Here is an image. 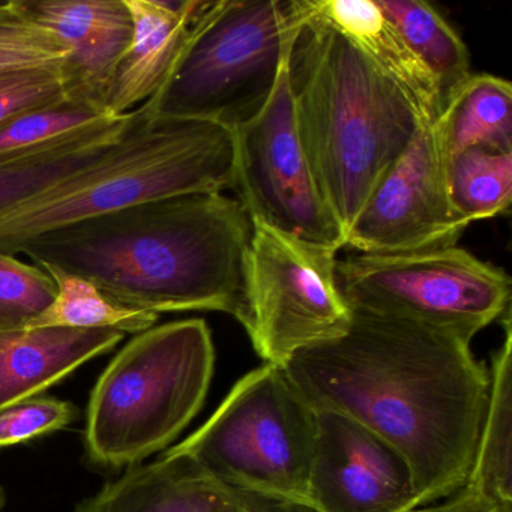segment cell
<instances>
[{"instance_id":"1","label":"cell","mask_w":512,"mask_h":512,"mask_svg":"<svg viewBox=\"0 0 512 512\" xmlns=\"http://www.w3.org/2000/svg\"><path fill=\"white\" fill-rule=\"evenodd\" d=\"M352 311L346 334L299 350L284 373L314 410L349 416L397 449L419 508L434 505L469 478L490 371L454 335Z\"/></svg>"},{"instance_id":"2","label":"cell","mask_w":512,"mask_h":512,"mask_svg":"<svg viewBox=\"0 0 512 512\" xmlns=\"http://www.w3.org/2000/svg\"><path fill=\"white\" fill-rule=\"evenodd\" d=\"M253 221L223 193L167 197L50 230L20 253L85 278L113 304L241 322Z\"/></svg>"},{"instance_id":"3","label":"cell","mask_w":512,"mask_h":512,"mask_svg":"<svg viewBox=\"0 0 512 512\" xmlns=\"http://www.w3.org/2000/svg\"><path fill=\"white\" fill-rule=\"evenodd\" d=\"M287 70L302 148L347 238L380 179L425 124L403 89L316 16L310 0Z\"/></svg>"},{"instance_id":"4","label":"cell","mask_w":512,"mask_h":512,"mask_svg":"<svg viewBox=\"0 0 512 512\" xmlns=\"http://www.w3.org/2000/svg\"><path fill=\"white\" fill-rule=\"evenodd\" d=\"M233 173V131L149 118L139 107L98 160L0 220V253L16 256L50 230L140 203L223 193L232 188Z\"/></svg>"},{"instance_id":"5","label":"cell","mask_w":512,"mask_h":512,"mask_svg":"<svg viewBox=\"0 0 512 512\" xmlns=\"http://www.w3.org/2000/svg\"><path fill=\"white\" fill-rule=\"evenodd\" d=\"M214 367V341L203 319L136 334L92 391L85 428L89 460L122 469L169 448L202 409Z\"/></svg>"},{"instance_id":"6","label":"cell","mask_w":512,"mask_h":512,"mask_svg":"<svg viewBox=\"0 0 512 512\" xmlns=\"http://www.w3.org/2000/svg\"><path fill=\"white\" fill-rule=\"evenodd\" d=\"M304 0H220L191 25L166 80L139 106L149 118L235 131L271 100Z\"/></svg>"},{"instance_id":"7","label":"cell","mask_w":512,"mask_h":512,"mask_svg":"<svg viewBox=\"0 0 512 512\" xmlns=\"http://www.w3.org/2000/svg\"><path fill=\"white\" fill-rule=\"evenodd\" d=\"M316 410L283 368L263 364L244 374L208 421L163 454L190 458L233 490L308 503Z\"/></svg>"},{"instance_id":"8","label":"cell","mask_w":512,"mask_h":512,"mask_svg":"<svg viewBox=\"0 0 512 512\" xmlns=\"http://www.w3.org/2000/svg\"><path fill=\"white\" fill-rule=\"evenodd\" d=\"M337 283L352 310L409 320L472 343L511 311V278L452 247L337 260Z\"/></svg>"},{"instance_id":"9","label":"cell","mask_w":512,"mask_h":512,"mask_svg":"<svg viewBox=\"0 0 512 512\" xmlns=\"http://www.w3.org/2000/svg\"><path fill=\"white\" fill-rule=\"evenodd\" d=\"M337 253L253 221L241 325L263 364L346 334L353 311L337 283Z\"/></svg>"},{"instance_id":"10","label":"cell","mask_w":512,"mask_h":512,"mask_svg":"<svg viewBox=\"0 0 512 512\" xmlns=\"http://www.w3.org/2000/svg\"><path fill=\"white\" fill-rule=\"evenodd\" d=\"M287 59L289 53L265 109L233 131L232 188L251 221L340 251L346 235L323 200L302 148Z\"/></svg>"},{"instance_id":"11","label":"cell","mask_w":512,"mask_h":512,"mask_svg":"<svg viewBox=\"0 0 512 512\" xmlns=\"http://www.w3.org/2000/svg\"><path fill=\"white\" fill-rule=\"evenodd\" d=\"M467 227L449 200L436 131L425 124L368 197L346 247L361 254L434 250L455 245Z\"/></svg>"},{"instance_id":"12","label":"cell","mask_w":512,"mask_h":512,"mask_svg":"<svg viewBox=\"0 0 512 512\" xmlns=\"http://www.w3.org/2000/svg\"><path fill=\"white\" fill-rule=\"evenodd\" d=\"M307 506L314 512L421 509L403 455L364 425L328 410H316Z\"/></svg>"},{"instance_id":"13","label":"cell","mask_w":512,"mask_h":512,"mask_svg":"<svg viewBox=\"0 0 512 512\" xmlns=\"http://www.w3.org/2000/svg\"><path fill=\"white\" fill-rule=\"evenodd\" d=\"M16 4L68 50L59 71L67 100L106 112L113 74L133 41V16L125 0H16Z\"/></svg>"},{"instance_id":"14","label":"cell","mask_w":512,"mask_h":512,"mask_svg":"<svg viewBox=\"0 0 512 512\" xmlns=\"http://www.w3.org/2000/svg\"><path fill=\"white\" fill-rule=\"evenodd\" d=\"M236 490L215 481L190 458L161 455L128 467L74 512H232Z\"/></svg>"},{"instance_id":"15","label":"cell","mask_w":512,"mask_h":512,"mask_svg":"<svg viewBox=\"0 0 512 512\" xmlns=\"http://www.w3.org/2000/svg\"><path fill=\"white\" fill-rule=\"evenodd\" d=\"M113 329L28 328L0 332V410L38 397L124 340Z\"/></svg>"},{"instance_id":"16","label":"cell","mask_w":512,"mask_h":512,"mask_svg":"<svg viewBox=\"0 0 512 512\" xmlns=\"http://www.w3.org/2000/svg\"><path fill=\"white\" fill-rule=\"evenodd\" d=\"M125 4L133 16L134 35L107 91L110 116L133 112L160 89L194 23L172 0H125Z\"/></svg>"},{"instance_id":"17","label":"cell","mask_w":512,"mask_h":512,"mask_svg":"<svg viewBox=\"0 0 512 512\" xmlns=\"http://www.w3.org/2000/svg\"><path fill=\"white\" fill-rule=\"evenodd\" d=\"M310 7L403 89L424 124L436 121L442 110L439 88L376 0H310Z\"/></svg>"},{"instance_id":"18","label":"cell","mask_w":512,"mask_h":512,"mask_svg":"<svg viewBox=\"0 0 512 512\" xmlns=\"http://www.w3.org/2000/svg\"><path fill=\"white\" fill-rule=\"evenodd\" d=\"M131 113L110 116L43 151L0 166V220L101 157L124 133Z\"/></svg>"},{"instance_id":"19","label":"cell","mask_w":512,"mask_h":512,"mask_svg":"<svg viewBox=\"0 0 512 512\" xmlns=\"http://www.w3.org/2000/svg\"><path fill=\"white\" fill-rule=\"evenodd\" d=\"M505 338L491 356L487 410L472 470L464 485L487 497L500 512L512 502V329L511 311L502 317Z\"/></svg>"},{"instance_id":"20","label":"cell","mask_w":512,"mask_h":512,"mask_svg":"<svg viewBox=\"0 0 512 512\" xmlns=\"http://www.w3.org/2000/svg\"><path fill=\"white\" fill-rule=\"evenodd\" d=\"M446 161L473 146L512 149V86L502 77L470 74L433 122Z\"/></svg>"},{"instance_id":"21","label":"cell","mask_w":512,"mask_h":512,"mask_svg":"<svg viewBox=\"0 0 512 512\" xmlns=\"http://www.w3.org/2000/svg\"><path fill=\"white\" fill-rule=\"evenodd\" d=\"M413 55L431 74L443 104L470 77L466 44L442 14L422 0H376Z\"/></svg>"},{"instance_id":"22","label":"cell","mask_w":512,"mask_h":512,"mask_svg":"<svg viewBox=\"0 0 512 512\" xmlns=\"http://www.w3.org/2000/svg\"><path fill=\"white\" fill-rule=\"evenodd\" d=\"M446 187L454 211L466 221L508 211L512 196V149L473 146L446 161Z\"/></svg>"},{"instance_id":"23","label":"cell","mask_w":512,"mask_h":512,"mask_svg":"<svg viewBox=\"0 0 512 512\" xmlns=\"http://www.w3.org/2000/svg\"><path fill=\"white\" fill-rule=\"evenodd\" d=\"M41 268L58 284V296L29 328L113 329L140 334L157 325L158 314L119 307L85 278L53 266Z\"/></svg>"},{"instance_id":"24","label":"cell","mask_w":512,"mask_h":512,"mask_svg":"<svg viewBox=\"0 0 512 512\" xmlns=\"http://www.w3.org/2000/svg\"><path fill=\"white\" fill-rule=\"evenodd\" d=\"M67 58L64 44L25 16L16 0L0 4V76L26 71H61Z\"/></svg>"},{"instance_id":"25","label":"cell","mask_w":512,"mask_h":512,"mask_svg":"<svg viewBox=\"0 0 512 512\" xmlns=\"http://www.w3.org/2000/svg\"><path fill=\"white\" fill-rule=\"evenodd\" d=\"M58 296V284L41 266L0 253V332L28 329Z\"/></svg>"},{"instance_id":"26","label":"cell","mask_w":512,"mask_h":512,"mask_svg":"<svg viewBox=\"0 0 512 512\" xmlns=\"http://www.w3.org/2000/svg\"><path fill=\"white\" fill-rule=\"evenodd\" d=\"M77 409L55 397H34L0 410V448L68 427Z\"/></svg>"},{"instance_id":"27","label":"cell","mask_w":512,"mask_h":512,"mask_svg":"<svg viewBox=\"0 0 512 512\" xmlns=\"http://www.w3.org/2000/svg\"><path fill=\"white\" fill-rule=\"evenodd\" d=\"M67 100L61 73L26 71L0 76V125L22 113Z\"/></svg>"},{"instance_id":"28","label":"cell","mask_w":512,"mask_h":512,"mask_svg":"<svg viewBox=\"0 0 512 512\" xmlns=\"http://www.w3.org/2000/svg\"><path fill=\"white\" fill-rule=\"evenodd\" d=\"M416 512H500L494 503L469 485H463L452 496L446 497L440 503L425 506Z\"/></svg>"},{"instance_id":"29","label":"cell","mask_w":512,"mask_h":512,"mask_svg":"<svg viewBox=\"0 0 512 512\" xmlns=\"http://www.w3.org/2000/svg\"><path fill=\"white\" fill-rule=\"evenodd\" d=\"M232 512H314L298 503L284 502L271 497L257 496L236 490V505Z\"/></svg>"},{"instance_id":"30","label":"cell","mask_w":512,"mask_h":512,"mask_svg":"<svg viewBox=\"0 0 512 512\" xmlns=\"http://www.w3.org/2000/svg\"><path fill=\"white\" fill-rule=\"evenodd\" d=\"M5 502H7V497H5V490L2 485H0V512L4 511Z\"/></svg>"},{"instance_id":"31","label":"cell","mask_w":512,"mask_h":512,"mask_svg":"<svg viewBox=\"0 0 512 512\" xmlns=\"http://www.w3.org/2000/svg\"><path fill=\"white\" fill-rule=\"evenodd\" d=\"M0 4H2V2H0Z\"/></svg>"}]
</instances>
